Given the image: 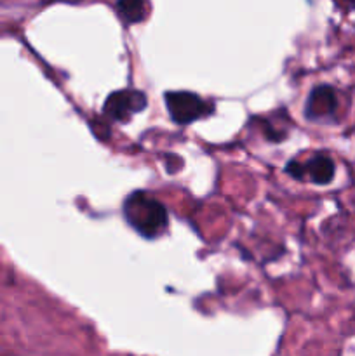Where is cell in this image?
<instances>
[{
  "instance_id": "277c9868",
  "label": "cell",
  "mask_w": 355,
  "mask_h": 356,
  "mask_svg": "<svg viewBox=\"0 0 355 356\" xmlns=\"http://www.w3.org/2000/svg\"><path fill=\"white\" fill-rule=\"evenodd\" d=\"M340 110V97L336 87L329 83H319L310 90L305 103V118L315 124H334Z\"/></svg>"
},
{
  "instance_id": "3957f363",
  "label": "cell",
  "mask_w": 355,
  "mask_h": 356,
  "mask_svg": "<svg viewBox=\"0 0 355 356\" xmlns=\"http://www.w3.org/2000/svg\"><path fill=\"white\" fill-rule=\"evenodd\" d=\"M285 172L292 179L308 181V183L317 184V186H327V184L333 183L334 176H336V162L333 160V156L320 152L310 156L303 163L298 162V160H292L285 165Z\"/></svg>"
},
{
  "instance_id": "5b68a950",
  "label": "cell",
  "mask_w": 355,
  "mask_h": 356,
  "mask_svg": "<svg viewBox=\"0 0 355 356\" xmlns=\"http://www.w3.org/2000/svg\"><path fill=\"white\" fill-rule=\"evenodd\" d=\"M148 104L145 92L134 89H122L115 90L104 99L103 115L113 122H122L127 124L132 115L143 111Z\"/></svg>"
},
{
  "instance_id": "52a82bcc",
  "label": "cell",
  "mask_w": 355,
  "mask_h": 356,
  "mask_svg": "<svg viewBox=\"0 0 355 356\" xmlns=\"http://www.w3.org/2000/svg\"><path fill=\"white\" fill-rule=\"evenodd\" d=\"M333 2L343 13H355V0H333Z\"/></svg>"
},
{
  "instance_id": "6da1fadb",
  "label": "cell",
  "mask_w": 355,
  "mask_h": 356,
  "mask_svg": "<svg viewBox=\"0 0 355 356\" xmlns=\"http://www.w3.org/2000/svg\"><path fill=\"white\" fill-rule=\"evenodd\" d=\"M122 212L127 225L143 238H157L169 225L166 205L150 197L146 191H134L129 195L122 205Z\"/></svg>"
},
{
  "instance_id": "7a4b0ae2",
  "label": "cell",
  "mask_w": 355,
  "mask_h": 356,
  "mask_svg": "<svg viewBox=\"0 0 355 356\" xmlns=\"http://www.w3.org/2000/svg\"><path fill=\"white\" fill-rule=\"evenodd\" d=\"M164 101L171 120L178 125H190L214 113V104L190 90H169L164 94Z\"/></svg>"
},
{
  "instance_id": "8992f818",
  "label": "cell",
  "mask_w": 355,
  "mask_h": 356,
  "mask_svg": "<svg viewBox=\"0 0 355 356\" xmlns=\"http://www.w3.org/2000/svg\"><path fill=\"white\" fill-rule=\"evenodd\" d=\"M115 10H117V16L125 24L141 23L146 17V14H148L146 0H117L115 2Z\"/></svg>"
}]
</instances>
